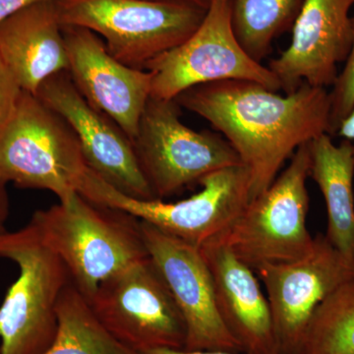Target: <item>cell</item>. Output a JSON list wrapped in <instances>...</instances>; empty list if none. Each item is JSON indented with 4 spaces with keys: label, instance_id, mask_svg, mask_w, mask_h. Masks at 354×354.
Segmentation results:
<instances>
[{
    "label": "cell",
    "instance_id": "cell-1",
    "mask_svg": "<svg viewBox=\"0 0 354 354\" xmlns=\"http://www.w3.org/2000/svg\"><path fill=\"white\" fill-rule=\"evenodd\" d=\"M174 101L209 121L234 149L248 171L250 201L300 146L330 131V91L306 83L283 95L251 81H221L188 88Z\"/></svg>",
    "mask_w": 354,
    "mask_h": 354
},
{
    "label": "cell",
    "instance_id": "cell-2",
    "mask_svg": "<svg viewBox=\"0 0 354 354\" xmlns=\"http://www.w3.org/2000/svg\"><path fill=\"white\" fill-rule=\"evenodd\" d=\"M31 223L87 300L102 281L149 257L136 218L88 201L78 192L37 211Z\"/></svg>",
    "mask_w": 354,
    "mask_h": 354
},
{
    "label": "cell",
    "instance_id": "cell-3",
    "mask_svg": "<svg viewBox=\"0 0 354 354\" xmlns=\"http://www.w3.org/2000/svg\"><path fill=\"white\" fill-rule=\"evenodd\" d=\"M0 258L19 268L0 306V354H44L57 335L58 301L71 283L68 270L31 221L0 234Z\"/></svg>",
    "mask_w": 354,
    "mask_h": 354
},
{
    "label": "cell",
    "instance_id": "cell-4",
    "mask_svg": "<svg viewBox=\"0 0 354 354\" xmlns=\"http://www.w3.org/2000/svg\"><path fill=\"white\" fill-rule=\"evenodd\" d=\"M57 6L62 25L95 32L116 60L141 70L189 38L208 10L157 0H57Z\"/></svg>",
    "mask_w": 354,
    "mask_h": 354
},
{
    "label": "cell",
    "instance_id": "cell-5",
    "mask_svg": "<svg viewBox=\"0 0 354 354\" xmlns=\"http://www.w3.org/2000/svg\"><path fill=\"white\" fill-rule=\"evenodd\" d=\"M196 194L174 203L127 196L87 169L77 192L88 201L129 214L165 234L201 247L220 239L250 202L249 174L243 165L221 169L200 181Z\"/></svg>",
    "mask_w": 354,
    "mask_h": 354
},
{
    "label": "cell",
    "instance_id": "cell-6",
    "mask_svg": "<svg viewBox=\"0 0 354 354\" xmlns=\"http://www.w3.org/2000/svg\"><path fill=\"white\" fill-rule=\"evenodd\" d=\"M87 169L80 143L64 118L23 91L0 128V180L50 191L62 201L77 192Z\"/></svg>",
    "mask_w": 354,
    "mask_h": 354
},
{
    "label": "cell",
    "instance_id": "cell-7",
    "mask_svg": "<svg viewBox=\"0 0 354 354\" xmlns=\"http://www.w3.org/2000/svg\"><path fill=\"white\" fill-rule=\"evenodd\" d=\"M309 143L297 149L272 185L247 204L218 241L254 272L267 265L293 262L312 250L306 221Z\"/></svg>",
    "mask_w": 354,
    "mask_h": 354
},
{
    "label": "cell",
    "instance_id": "cell-8",
    "mask_svg": "<svg viewBox=\"0 0 354 354\" xmlns=\"http://www.w3.org/2000/svg\"><path fill=\"white\" fill-rule=\"evenodd\" d=\"M174 100L151 97L138 133L135 153L157 200H164L204 177L241 165V158L227 139L211 131H194L179 120Z\"/></svg>",
    "mask_w": 354,
    "mask_h": 354
},
{
    "label": "cell",
    "instance_id": "cell-9",
    "mask_svg": "<svg viewBox=\"0 0 354 354\" xmlns=\"http://www.w3.org/2000/svg\"><path fill=\"white\" fill-rule=\"evenodd\" d=\"M88 302L109 334L136 353L185 348L183 317L150 256L102 281Z\"/></svg>",
    "mask_w": 354,
    "mask_h": 354
},
{
    "label": "cell",
    "instance_id": "cell-10",
    "mask_svg": "<svg viewBox=\"0 0 354 354\" xmlns=\"http://www.w3.org/2000/svg\"><path fill=\"white\" fill-rule=\"evenodd\" d=\"M145 70L153 74L151 97L167 101L195 86L227 80L251 81L281 90L269 67L249 57L237 41L228 0H213L196 31Z\"/></svg>",
    "mask_w": 354,
    "mask_h": 354
},
{
    "label": "cell",
    "instance_id": "cell-11",
    "mask_svg": "<svg viewBox=\"0 0 354 354\" xmlns=\"http://www.w3.org/2000/svg\"><path fill=\"white\" fill-rule=\"evenodd\" d=\"M267 291L279 354H298L307 326L326 298L354 278V262L333 246L326 235L314 237L304 257L258 271Z\"/></svg>",
    "mask_w": 354,
    "mask_h": 354
},
{
    "label": "cell",
    "instance_id": "cell-12",
    "mask_svg": "<svg viewBox=\"0 0 354 354\" xmlns=\"http://www.w3.org/2000/svg\"><path fill=\"white\" fill-rule=\"evenodd\" d=\"M36 97L71 128L88 169L127 196L156 199L131 140L113 120L86 101L67 70L46 79Z\"/></svg>",
    "mask_w": 354,
    "mask_h": 354
},
{
    "label": "cell",
    "instance_id": "cell-13",
    "mask_svg": "<svg viewBox=\"0 0 354 354\" xmlns=\"http://www.w3.org/2000/svg\"><path fill=\"white\" fill-rule=\"evenodd\" d=\"M151 259L164 277L186 327L185 351L243 353L216 307L213 279L199 247L139 221Z\"/></svg>",
    "mask_w": 354,
    "mask_h": 354
},
{
    "label": "cell",
    "instance_id": "cell-14",
    "mask_svg": "<svg viewBox=\"0 0 354 354\" xmlns=\"http://www.w3.org/2000/svg\"><path fill=\"white\" fill-rule=\"evenodd\" d=\"M68 71L86 101L133 140L152 94V72L121 64L101 37L85 28L62 25Z\"/></svg>",
    "mask_w": 354,
    "mask_h": 354
},
{
    "label": "cell",
    "instance_id": "cell-15",
    "mask_svg": "<svg viewBox=\"0 0 354 354\" xmlns=\"http://www.w3.org/2000/svg\"><path fill=\"white\" fill-rule=\"evenodd\" d=\"M353 0H305L288 48L269 68L290 94L304 83L328 88L339 75L353 44Z\"/></svg>",
    "mask_w": 354,
    "mask_h": 354
},
{
    "label": "cell",
    "instance_id": "cell-16",
    "mask_svg": "<svg viewBox=\"0 0 354 354\" xmlns=\"http://www.w3.org/2000/svg\"><path fill=\"white\" fill-rule=\"evenodd\" d=\"M199 248L211 272L221 320L243 353L279 354L269 302L255 272L218 239Z\"/></svg>",
    "mask_w": 354,
    "mask_h": 354
},
{
    "label": "cell",
    "instance_id": "cell-17",
    "mask_svg": "<svg viewBox=\"0 0 354 354\" xmlns=\"http://www.w3.org/2000/svg\"><path fill=\"white\" fill-rule=\"evenodd\" d=\"M0 62L34 95L46 79L68 69L57 0L37 2L0 23Z\"/></svg>",
    "mask_w": 354,
    "mask_h": 354
},
{
    "label": "cell",
    "instance_id": "cell-18",
    "mask_svg": "<svg viewBox=\"0 0 354 354\" xmlns=\"http://www.w3.org/2000/svg\"><path fill=\"white\" fill-rule=\"evenodd\" d=\"M309 176L315 181L327 207L326 237L354 262V153L351 142L339 145L330 135L309 142Z\"/></svg>",
    "mask_w": 354,
    "mask_h": 354
},
{
    "label": "cell",
    "instance_id": "cell-19",
    "mask_svg": "<svg viewBox=\"0 0 354 354\" xmlns=\"http://www.w3.org/2000/svg\"><path fill=\"white\" fill-rule=\"evenodd\" d=\"M55 341L44 354H142L118 342L97 320L88 300L70 283L57 304Z\"/></svg>",
    "mask_w": 354,
    "mask_h": 354
},
{
    "label": "cell",
    "instance_id": "cell-20",
    "mask_svg": "<svg viewBox=\"0 0 354 354\" xmlns=\"http://www.w3.org/2000/svg\"><path fill=\"white\" fill-rule=\"evenodd\" d=\"M305 0H228L237 41L249 57L262 64L274 39L292 29Z\"/></svg>",
    "mask_w": 354,
    "mask_h": 354
},
{
    "label": "cell",
    "instance_id": "cell-21",
    "mask_svg": "<svg viewBox=\"0 0 354 354\" xmlns=\"http://www.w3.org/2000/svg\"><path fill=\"white\" fill-rule=\"evenodd\" d=\"M298 354H354V278L317 308Z\"/></svg>",
    "mask_w": 354,
    "mask_h": 354
},
{
    "label": "cell",
    "instance_id": "cell-22",
    "mask_svg": "<svg viewBox=\"0 0 354 354\" xmlns=\"http://www.w3.org/2000/svg\"><path fill=\"white\" fill-rule=\"evenodd\" d=\"M353 37L351 51L339 72L337 80L330 91V136H335L339 124L354 109V17H353Z\"/></svg>",
    "mask_w": 354,
    "mask_h": 354
},
{
    "label": "cell",
    "instance_id": "cell-23",
    "mask_svg": "<svg viewBox=\"0 0 354 354\" xmlns=\"http://www.w3.org/2000/svg\"><path fill=\"white\" fill-rule=\"evenodd\" d=\"M22 92L10 72L0 62V128L12 115Z\"/></svg>",
    "mask_w": 354,
    "mask_h": 354
},
{
    "label": "cell",
    "instance_id": "cell-24",
    "mask_svg": "<svg viewBox=\"0 0 354 354\" xmlns=\"http://www.w3.org/2000/svg\"><path fill=\"white\" fill-rule=\"evenodd\" d=\"M41 1L48 0H0V23L26 7Z\"/></svg>",
    "mask_w": 354,
    "mask_h": 354
},
{
    "label": "cell",
    "instance_id": "cell-25",
    "mask_svg": "<svg viewBox=\"0 0 354 354\" xmlns=\"http://www.w3.org/2000/svg\"><path fill=\"white\" fill-rule=\"evenodd\" d=\"M335 136L342 137V139L351 142L353 145L354 153V109L351 111V113L342 121Z\"/></svg>",
    "mask_w": 354,
    "mask_h": 354
},
{
    "label": "cell",
    "instance_id": "cell-26",
    "mask_svg": "<svg viewBox=\"0 0 354 354\" xmlns=\"http://www.w3.org/2000/svg\"><path fill=\"white\" fill-rule=\"evenodd\" d=\"M6 185V183L0 180V234L6 232L4 223L8 216V198H7Z\"/></svg>",
    "mask_w": 354,
    "mask_h": 354
},
{
    "label": "cell",
    "instance_id": "cell-27",
    "mask_svg": "<svg viewBox=\"0 0 354 354\" xmlns=\"http://www.w3.org/2000/svg\"><path fill=\"white\" fill-rule=\"evenodd\" d=\"M142 354H245L227 353V351H185V349L160 348L147 351Z\"/></svg>",
    "mask_w": 354,
    "mask_h": 354
},
{
    "label": "cell",
    "instance_id": "cell-28",
    "mask_svg": "<svg viewBox=\"0 0 354 354\" xmlns=\"http://www.w3.org/2000/svg\"><path fill=\"white\" fill-rule=\"evenodd\" d=\"M157 1L185 2V3L194 4V6L202 7V8L208 9L213 0H157Z\"/></svg>",
    "mask_w": 354,
    "mask_h": 354
},
{
    "label": "cell",
    "instance_id": "cell-29",
    "mask_svg": "<svg viewBox=\"0 0 354 354\" xmlns=\"http://www.w3.org/2000/svg\"><path fill=\"white\" fill-rule=\"evenodd\" d=\"M353 3H354V0H353Z\"/></svg>",
    "mask_w": 354,
    "mask_h": 354
}]
</instances>
